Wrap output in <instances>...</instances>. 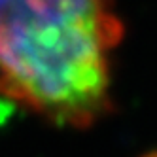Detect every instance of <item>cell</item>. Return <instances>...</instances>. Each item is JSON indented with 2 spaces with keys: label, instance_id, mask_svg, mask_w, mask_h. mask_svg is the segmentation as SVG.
<instances>
[{
  "label": "cell",
  "instance_id": "obj_1",
  "mask_svg": "<svg viewBox=\"0 0 157 157\" xmlns=\"http://www.w3.org/2000/svg\"><path fill=\"white\" fill-rule=\"evenodd\" d=\"M121 38L112 0H0V98L55 125H93L112 106Z\"/></svg>",
  "mask_w": 157,
  "mask_h": 157
},
{
  "label": "cell",
  "instance_id": "obj_2",
  "mask_svg": "<svg viewBox=\"0 0 157 157\" xmlns=\"http://www.w3.org/2000/svg\"><path fill=\"white\" fill-rule=\"evenodd\" d=\"M142 157H157V150H153V151H148V153H144Z\"/></svg>",
  "mask_w": 157,
  "mask_h": 157
}]
</instances>
